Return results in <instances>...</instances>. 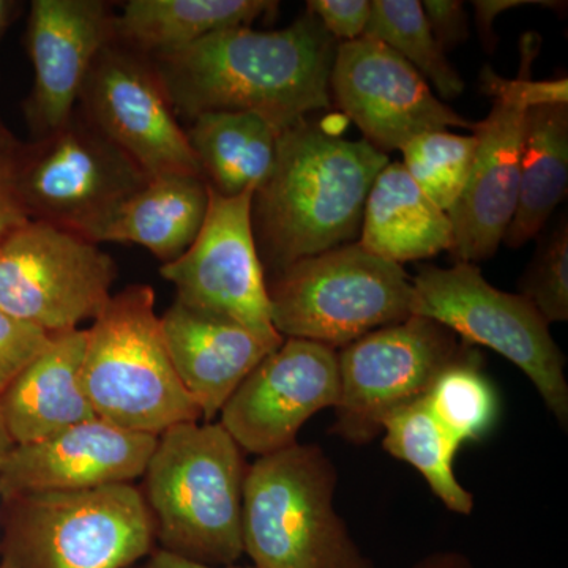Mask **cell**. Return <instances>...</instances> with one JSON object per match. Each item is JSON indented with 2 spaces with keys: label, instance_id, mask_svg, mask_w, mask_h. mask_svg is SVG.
<instances>
[{
  "label": "cell",
  "instance_id": "cell-29",
  "mask_svg": "<svg viewBox=\"0 0 568 568\" xmlns=\"http://www.w3.org/2000/svg\"><path fill=\"white\" fill-rule=\"evenodd\" d=\"M403 166L440 211L450 212L465 192L477 152L476 134L436 130L418 134L402 148Z\"/></svg>",
  "mask_w": 568,
  "mask_h": 568
},
{
  "label": "cell",
  "instance_id": "cell-38",
  "mask_svg": "<svg viewBox=\"0 0 568 568\" xmlns=\"http://www.w3.org/2000/svg\"><path fill=\"white\" fill-rule=\"evenodd\" d=\"M148 568H256L250 567H209L201 566V564L190 562V560L178 558V556L170 555V552L163 551V549H156L149 559Z\"/></svg>",
  "mask_w": 568,
  "mask_h": 568
},
{
  "label": "cell",
  "instance_id": "cell-1",
  "mask_svg": "<svg viewBox=\"0 0 568 568\" xmlns=\"http://www.w3.org/2000/svg\"><path fill=\"white\" fill-rule=\"evenodd\" d=\"M335 40L312 14L280 31L224 29L155 58L175 114L245 111L278 132L331 106Z\"/></svg>",
  "mask_w": 568,
  "mask_h": 568
},
{
  "label": "cell",
  "instance_id": "cell-18",
  "mask_svg": "<svg viewBox=\"0 0 568 568\" xmlns=\"http://www.w3.org/2000/svg\"><path fill=\"white\" fill-rule=\"evenodd\" d=\"M488 118L476 123L477 152L465 192L448 212L455 263L495 256L518 203L519 163L526 111L510 100H493Z\"/></svg>",
  "mask_w": 568,
  "mask_h": 568
},
{
  "label": "cell",
  "instance_id": "cell-30",
  "mask_svg": "<svg viewBox=\"0 0 568 568\" xmlns=\"http://www.w3.org/2000/svg\"><path fill=\"white\" fill-rule=\"evenodd\" d=\"M526 298L547 324L568 320V223L560 220L544 239L519 282Z\"/></svg>",
  "mask_w": 568,
  "mask_h": 568
},
{
  "label": "cell",
  "instance_id": "cell-4",
  "mask_svg": "<svg viewBox=\"0 0 568 568\" xmlns=\"http://www.w3.org/2000/svg\"><path fill=\"white\" fill-rule=\"evenodd\" d=\"M336 467L323 448L298 444L246 467L244 555L256 568H376L336 514Z\"/></svg>",
  "mask_w": 568,
  "mask_h": 568
},
{
  "label": "cell",
  "instance_id": "cell-12",
  "mask_svg": "<svg viewBox=\"0 0 568 568\" xmlns=\"http://www.w3.org/2000/svg\"><path fill=\"white\" fill-rule=\"evenodd\" d=\"M207 189L200 233L178 260L162 265L160 274L174 284L179 304L283 338L272 324L267 278L254 239V192L223 196Z\"/></svg>",
  "mask_w": 568,
  "mask_h": 568
},
{
  "label": "cell",
  "instance_id": "cell-31",
  "mask_svg": "<svg viewBox=\"0 0 568 568\" xmlns=\"http://www.w3.org/2000/svg\"><path fill=\"white\" fill-rule=\"evenodd\" d=\"M541 39L536 32H526L519 41L518 77L515 80L499 77L491 67H484L480 73V89L493 100L503 99L517 102L525 108L544 106V104H568L567 78L551 81H532L534 61L540 51Z\"/></svg>",
  "mask_w": 568,
  "mask_h": 568
},
{
  "label": "cell",
  "instance_id": "cell-21",
  "mask_svg": "<svg viewBox=\"0 0 568 568\" xmlns=\"http://www.w3.org/2000/svg\"><path fill=\"white\" fill-rule=\"evenodd\" d=\"M358 244L399 264L428 260L454 248L448 213L425 196L402 162L388 163L373 182Z\"/></svg>",
  "mask_w": 568,
  "mask_h": 568
},
{
  "label": "cell",
  "instance_id": "cell-17",
  "mask_svg": "<svg viewBox=\"0 0 568 568\" xmlns=\"http://www.w3.org/2000/svg\"><path fill=\"white\" fill-rule=\"evenodd\" d=\"M156 440L97 417L47 439L13 446L0 469V500L132 484L144 476Z\"/></svg>",
  "mask_w": 568,
  "mask_h": 568
},
{
  "label": "cell",
  "instance_id": "cell-39",
  "mask_svg": "<svg viewBox=\"0 0 568 568\" xmlns=\"http://www.w3.org/2000/svg\"><path fill=\"white\" fill-rule=\"evenodd\" d=\"M17 9V2L0 0V40H2L3 33H6L7 28H9L11 20H13V14Z\"/></svg>",
  "mask_w": 568,
  "mask_h": 568
},
{
  "label": "cell",
  "instance_id": "cell-10",
  "mask_svg": "<svg viewBox=\"0 0 568 568\" xmlns=\"http://www.w3.org/2000/svg\"><path fill=\"white\" fill-rule=\"evenodd\" d=\"M118 268L99 244L31 220L0 246V308L50 335L95 320Z\"/></svg>",
  "mask_w": 568,
  "mask_h": 568
},
{
  "label": "cell",
  "instance_id": "cell-19",
  "mask_svg": "<svg viewBox=\"0 0 568 568\" xmlns=\"http://www.w3.org/2000/svg\"><path fill=\"white\" fill-rule=\"evenodd\" d=\"M160 325L175 373L205 422L219 416L235 388L284 342L178 301Z\"/></svg>",
  "mask_w": 568,
  "mask_h": 568
},
{
  "label": "cell",
  "instance_id": "cell-25",
  "mask_svg": "<svg viewBox=\"0 0 568 568\" xmlns=\"http://www.w3.org/2000/svg\"><path fill=\"white\" fill-rule=\"evenodd\" d=\"M568 189V104L526 111L519 163L518 203L504 235L508 248H521L544 230Z\"/></svg>",
  "mask_w": 568,
  "mask_h": 568
},
{
  "label": "cell",
  "instance_id": "cell-36",
  "mask_svg": "<svg viewBox=\"0 0 568 568\" xmlns=\"http://www.w3.org/2000/svg\"><path fill=\"white\" fill-rule=\"evenodd\" d=\"M526 6H544L545 9L562 10L566 7V2H552V0H476V2H473L474 11H476L478 37H480L485 51L491 54L496 50V18L504 13V11Z\"/></svg>",
  "mask_w": 568,
  "mask_h": 568
},
{
  "label": "cell",
  "instance_id": "cell-13",
  "mask_svg": "<svg viewBox=\"0 0 568 568\" xmlns=\"http://www.w3.org/2000/svg\"><path fill=\"white\" fill-rule=\"evenodd\" d=\"M82 115L149 178L201 175L155 67L112 41L93 62L82 88ZM203 178V175H201Z\"/></svg>",
  "mask_w": 568,
  "mask_h": 568
},
{
  "label": "cell",
  "instance_id": "cell-3",
  "mask_svg": "<svg viewBox=\"0 0 568 568\" xmlns=\"http://www.w3.org/2000/svg\"><path fill=\"white\" fill-rule=\"evenodd\" d=\"M246 467L220 424L189 422L160 435L141 489L160 549L201 566H235L244 556Z\"/></svg>",
  "mask_w": 568,
  "mask_h": 568
},
{
  "label": "cell",
  "instance_id": "cell-16",
  "mask_svg": "<svg viewBox=\"0 0 568 568\" xmlns=\"http://www.w3.org/2000/svg\"><path fill=\"white\" fill-rule=\"evenodd\" d=\"M114 14L102 0H33L28 21L33 91L28 122L39 138L74 114L93 62L115 41Z\"/></svg>",
  "mask_w": 568,
  "mask_h": 568
},
{
  "label": "cell",
  "instance_id": "cell-42",
  "mask_svg": "<svg viewBox=\"0 0 568 568\" xmlns=\"http://www.w3.org/2000/svg\"><path fill=\"white\" fill-rule=\"evenodd\" d=\"M0 568H7V567H6V566H3V564H2V562H0Z\"/></svg>",
  "mask_w": 568,
  "mask_h": 568
},
{
  "label": "cell",
  "instance_id": "cell-5",
  "mask_svg": "<svg viewBox=\"0 0 568 568\" xmlns=\"http://www.w3.org/2000/svg\"><path fill=\"white\" fill-rule=\"evenodd\" d=\"M155 544L151 510L133 484L0 500L7 568H130Z\"/></svg>",
  "mask_w": 568,
  "mask_h": 568
},
{
  "label": "cell",
  "instance_id": "cell-24",
  "mask_svg": "<svg viewBox=\"0 0 568 568\" xmlns=\"http://www.w3.org/2000/svg\"><path fill=\"white\" fill-rule=\"evenodd\" d=\"M186 132L201 175L223 196L256 193L272 174L278 130L254 112L212 111Z\"/></svg>",
  "mask_w": 568,
  "mask_h": 568
},
{
  "label": "cell",
  "instance_id": "cell-20",
  "mask_svg": "<svg viewBox=\"0 0 568 568\" xmlns=\"http://www.w3.org/2000/svg\"><path fill=\"white\" fill-rule=\"evenodd\" d=\"M88 331L62 332L0 396V414L14 446L37 443L97 418L82 384Z\"/></svg>",
  "mask_w": 568,
  "mask_h": 568
},
{
  "label": "cell",
  "instance_id": "cell-6",
  "mask_svg": "<svg viewBox=\"0 0 568 568\" xmlns=\"http://www.w3.org/2000/svg\"><path fill=\"white\" fill-rule=\"evenodd\" d=\"M82 384L97 417L130 432L159 437L203 418L175 373L148 284L112 295L93 320Z\"/></svg>",
  "mask_w": 568,
  "mask_h": 568
},
{
  "label": "cell",
  "instance_id": "cell-23",
  "mask_svg": "<svg viewBox=\"0 0 568 568\" xmlns=\"http://www.w3.org/2000/svg\"><path fill=\"white\" fill-rule=\"evenodd\" d=\"M278 6L271 0H130L114 18L115 41L160 58L224 29L252 26Z\"/></svg>",
  "mask_w": 568,
  "mask_h": 568
},
{
  "label": "cell",
  "instance_id": "cell-41",
  "mask_svg": "<svg viewBox=\"0 0 568 568\" xmlns=\"http://www.w3.org/2000/svg\"><path fill=\"white\" fill-rule=\"evenodd\" d=\"M18 148L20 145L17 144L14 138L0 123V156L10 155V153L17 152Z\"/></svg>",
  "mask_w": 568,
  "mask_h": 568
},
{
  "label": "cell",
  "instance_id": "cell-37",
  "mask_svg": "<svg viewBox=\"0 0 568 568\" xmlns=\"http://www.w3.org/2000/svg\"><path fill=\"white\" fill-rule=\"evenodd\" d=\"M410 568H476L467 556L458 551H435Z\"/></svg>",
  "mask_w": 568,
  "mask_h": 568
},
{
  "label": "cell",
  "instance_id": "cell-2",
  "mask_svg": "<svg viewBox=\"0 0 568 568\" xmlns=\"http://www.w3.org/2000/svg\"><path fill=\"white\" fill-rule=\"evenodd\" d=\"M387 153L351 141L323 123L287 126L276 141L274 171L253 196V231L264 272L278 275L305 257L353 244L366 197Z\"/></svg>",
  "mask_w": 568,
  "mask_h": 568
},
{
  "label": "cell",
  "instance_id": "cell-34",
  "mask_svg": "<svg viewBox=\"0 0 568 568\" xmlns=\"http://www.w3.org/2000/svg\"><path fill=\"white\" fill-rule=\"evenodd\" d=\"M422 9L439 47L448 52L469 39V18L458 0H425Z\"/></svg>",
  "mask_w": 568,
  "mask_h": 568
},
{
  "label": "cell",
  "instance_id": "cell-33",
  "mask_svg": "<svg viewBox=\"0 0 568 568\" xmlns=\"http://www.w3.org/2000/svg\"><path fill=\"white\" fill-rule=\"evenodd\" d=\"M306 9L332 39L354 41L365 37L372 18V0H310Z\"/></svg>",
  "mask_w": 568,
  "mask_h": 568
},
{
  "label": "cell",
  "instance_id": "cell-35",
  "mask_svg": "<svg viewBox=\"0 0 568 568\" xmlns=\"http://www.w3.org/2000/svg\"><path fill=\"white\" fill-rule=\"evenodd\" d=\"M13 156L14 152L0 156V246L18 227L31 222L14 185Z\"/></svg>",
  "mask_w": 568,
  "mask_h": 568
},
{
  "label": "cell",
  "instance_id": "cell-8",
  "mask_svg": "<svg viewBox=\"0 0 568 568\" xmlns=\"http://www.w3.org/2000/svg\"><path fill=\"white\" fill-rule=\"evenodd\" d=\"M410 284V315L436 321L466 345L489 347L517 365L567 429L566 357L547 321L523 295L496 290L470 263L424 265Z\"/></svg>",
  "mask_w": 568,
  "mask_h": 568
},
{
  "label": "cell",
  "instance_id": "cell-32",
  "mask_svg": "<svg viewBox=\"0 0 568 568\" xmlns=\"http://www.w3.org/2000/svg\"><path fill=\"white\" fill-rule=\"evenodd\" d=\"M51 336L0 308V396L50 345Z\"/></svg>",
  "mask_w": 568,
  "mask_h": 568
},
{
  "label": "cell",
  "instance_id": "cell-28",
  "mask_svg": "<svg viewBox=\"0 0 568 568\" xmlns=\"http://www.w3.org/2000/svg\"><path fill=\"white\" fill-rule=\"evenodd\" d=\"M365 37L387 44L429 81L443 100L465 92V81L439 47L418 0H373Z\"/></svg>",
  "mask_w": 568,
  "mask_h": 568
},
{
  "label": "cell",
  "instance_id": "cell-14",
  "mask_svg": "<svg viewBox=\"0 0 568 568\" xmlns=\"http://www.w3.org/2000/svg\"><path fill=\"white\" fill-rule=\"evenodd\" d=\"M328 88L364 140L384 153L402 151L422 133L476 129L477 122L437 99L410 63L372 37L336 47Z\"/></svg>",
  "mask_w": 568,
  "mask_h": 568
},
{
  "label": "cell",
  "instance_id": "cell-40",
  "mask_svg": "<svg viewBox=\"0 0 568 568\" xmlns=\"http://www.w3.org/2000/svg\"><path fill=\"white\" fill-rule=\"evenodd\" d=\"M13 446V440H11L9 432H7L2 414H0V469H2L3 463H6V459L9 457L10 450Z\"/></svg>",
  "mask_w": 568,
  "mask_h": 568
},
{
  "label": "cell",
  "instance_id": "cell-27",
  "mask_svg": "<svg viewBox=\"0 0 568 568\" xmlns=\"http://www.w3.org/2000/svg\"><path fill=\"white\" fill-rule=\"evenodd\" d=\"M425 399L459 447L487 437L499 417V398L485 375L484 357L470 345L440 372Z\"/></svg>",
  "mask_w": 568,
  "mask_h": 568
},
{
  "label": "cell",
  "instance_id": "cell-9",
  "mask_svg": "<svg viewBox=\"0 0 568 568\" xmlns=\"http://www.w3.org/2000/svg\"><path fill=\"white\" fill-rule=\"evenodd\" d=\"M13 178L31 220L89 241L151 179L82 114L18 148Z\"/></svg>",
  "mask_w": 568,
  "mask_h": 568
},
{
  "label": "cell",
  "instance_id": "cell-11",
  "mask_svg": "<svg viewBox=\"0 0 568 568\" xmlns=\"http://www.w3.org/2000/svg\"><path fill=\"white\" fill-rule=\"evenodd\" d=\"M465 346L443 324L410 316L336 351V435L347 443H372L383 435L384 422L395 410L428 394L436 377Z\"/></svg>",
  "mask_w": 568,
  "mask_h": 568
},
{
  "label": "cell",
  "instance_id": "cell-7",
  "mask_svg": "<svg viewBox=\"0 0 568 568\" xmlns=\"http://www.w3.org/2000/svg\"><path fill=\"white\" fill-rule=\"evenodd\" d=\"M272 324L283 338L339 351L410 317L413 284L403 265L358 242L305 257L267 282Z\"/></svg>",
  "mask_w": 568,
  "mask_h": 568
},
{
  "label": "cell",
  "instance_id": "cell-22",
  "mask_svg": "<svg viewBox=\"0 0 568 568\" xmlns=\"http://www.w3.org/2000/svg\"><path fill=\"white\" fill-rule=\"evenodd\" d=\"M207 205V183L201 175H156L112 213L92 242H129L163 264L173 263L200 233Z\"/></svg>",
  "mask_w": 568,
  "mask_h": 568
},
{
  "label": "cell",
  "instance_id": "cell-26",
  "mask_svg": "<svg viewBox=\"0 0 568 568\" xmlns=\"http://www.w3.org/2000/svg\"><path fill=\"white\" fill-rule=\"evenodd\" d=\"M383 446L392 457L416 467L448 510L458 515L474 510V496L455 476L454 458L459 446L437 422L425 396L384 422Z\"/></svg>",
  "mask_w": 568,
  "mask_h": 568
},
{
  "label": "cell",
  "instance_id": "cell-15",
  "mask_svg": "<svg viewBox=\"0 0 568 568\" xmlns=\"http://www.w3.org/2000/svg\"><path fill=\"white\" fill-rule=\"evenodd\" d=\"M338 398L336 351L284 338L224 403L219 424L242 452L264 457L297 443L302 426Z\"/></svg>",
  "mask_w": 568,
  "mask_h": 568
}]
</instances>
